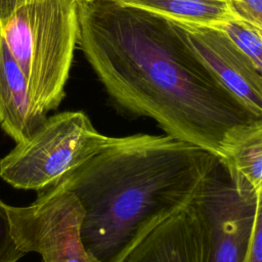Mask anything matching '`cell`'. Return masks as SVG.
I'll return each mask as SVG.
<instances>
[{"instance_id":"cell-1","label":"cell","mask_w":262,"mask_h":262,"mask_svg":"<svg viewBox=\"0 0 262 262\" xmlns=\"http://www.w3.org/2000/svg\"><path fill=\"white\" fill-rule=\"evenodd\" d=\"M78 44L115 103L218 157L230 129L260 120L173 20L114 0H77Z\"/></svg>"},{"instance_id":"cell-2","label":"cell","mask_w":262,"mask_h":262,"mask_svg":"<svg viewBox=\"0 0 262 262\" xmlns=\"http://www.w3.org/2000/svg\"><path fill=\"white\" fill-rule=\"evenodd\" d=\"M216 155L170 135L113 137L61 182L79 200L85 248L100 262H121L133 245L186 208Z\"/></svg>"},{"instance_id":"cell-3","label":"cell","mask_w":262,"mask_h":262,"mask_svg":"<svg viewBox=\"0 0 262 262\" xmlns=\"http://www.w3.org/2000/svg\"><path fill=\"white\" fill-rule=\"evenodd\" d=\"M1 35L35 104L56 110L78 44L77 0H28L1 21Z\"/></svg>"},{"instance_id":"cell-4","label":"cell","mask_w":262,"mask_h":262,"mask_svg":"<svg viewBox=\"0 0 262 262\" xmlns=\"http://www.w3.org/2000/svg\"><path fill=\"white\" fill-rule=\"evenodd\" d=\"M112 139L98 132L83 112L52 115L0 160V177L14 188L42 192L61 182Z\"/></svg>"},{"instance_id":"cell-5","label":"cell","mask_w":262,"mask_h":262,"mask_svg":"<svg viewBox=\"0 0 262 262\" xmlns=\"http://www.w3.org/2000/svg\"><path fill=\"white\" fill-rule=\"evenodd\" d=\"M186 210L195 262H245L257 198L239 194L220 162L202 181Z\"/></svg>"},{"instance_id":"cell-6","label":"cell","mask_w":262,"mask_h":262,"mask_svg":"<svg viewBox=\"0 0 262 262\" xmlns=\"http://www.w3.org/2000/svg\"><path fill=\"white\" fill-rule=\"evenodd\" d=\"M13 237L26 254L36 252L43 262H100L84 246V210L61 183L38 193L26 207L8 206Z\"/></svg>"},{"instance_id":"cell-7","label":"cell","mask_w":262,"mask_h":262,"mask_svg":"<svg viewBox=\"0 0 262 262\" xmlns=\"http://www.w3.org/2000/svg\"><path fill=\"white\" fill-rule=\"evenodd\" d=\"M173 21L185 32L192 48L222 84L251 113L262 119V73L250 57L219 29Z\"/></svg>"},{"instance_id":"cell-8","label":"cell","mask_w":262,"mask_h":262,"mask_svg":"<svg viewBox=\"0 0 262 262\" xmlns=\"http://www.w3.org/2000/svg\"><path fill=\"white\" fill-rule=\"evenodd\" d=\"M47 115L35 104L27 80L0 36V128L16 143L30 138Z\"/></svg>"},{"instance_id":"cell-9","label":"cell","mask_w":262,"mask_h":262,"mask_svg":"<svg viewBox=\"0 0 262 262\" xmlns=\"http://www.w3.org/2000/svg\"><path fill=\"white\" fill-rule=\"evenodd\" d=\"M218 159L236 191L257 198L262 191V119L227 131Z\"/></svg>"},{"instance_id":"cell-10","label":"cell","mask_w":262,"mask_h":262,"mask_svg":"<svg viewBox=\"0 0 262 262\" xmlns=\"http://www.w3.org/2000/svg\"><path fill=\"white\" fill-rule=\"evenodd\" d=\"M121 262H195L191 221L186 208L144 234Z\"/></svg>"},{"instance_id":"cell-11","label":"cell","mask_w":262,"mask_h":262,"mask_svg":"<svg viewBox=\"0 0 262 262\" xmlns=\"http://www.w3.org/2000/svg\"><path fill=\"white\" fill-rule=\"evenodd\" d=\"M177 21L216 27L241 19L233 0H114Z\"/></svg>"},{"instance_id":"cell-12","label":"cell","mask_w":262,"mask_h":262,"mask_svg":"<svg viewBox=\"0 0 262 262\" xmlns=\"http://www.w3.org/2000/svg\"><path fill=\"white\" fill-rule=\"evenodd\" d=\"M213 28L219 29L228 35L262 73V34L255 25L241 18Z\"/></svg>"},{"instance_id":"cell-13","label":"cell","mask_w":262,"mask_h":262,"mask_svg":"<svg viewBox=\"0 0 262 262\" xmlns=\"http://www.w3.org/2000/svg\"><path fill=\"white\" fill-rule=\"evenodd\" d=\"M8 206L0 200V262H17L26 253L13 237Z\"/></svg>"},{"instance_id":"cell-14","label":"cell","mask_w":262,"mask_h":262,"mask_svg":"<svg viewBox=\"0 0 262 262\" xmlns=\"http://www.w3.org/2000/svg\"><path fill=\"white\" fill-rule=\"evenodd\" d=\"M245 262H262V191L257 196V210Z\"/></svg>"},{"instance_id":"cell-15","label":"cell","mask_w":262,"mask_h":262,"mask_svg":"<svg viewBox=\"0 0 262 262\" xmlns=\"http://www.w3.org/2000/svg\"><path fill=\"white\" fill-rule=\"evenodd\" d=\"M238 15L255 25L262 34V0H233Z\"/></svg>"},{"instance_id":"cell-16","label":"cell","mask_w":262,"mask_h":262,"mask_svg":"<svg viewBox=\"0 0 262 262\" xmlns=\"http://www.w3.org/2000/svg\"><path fill=\"white\" fill-rule=\"evenodd\" d=\"M28 0H0V23L7 19Z\"/></svg>"},{"instance_id":"cell-17","label":"cell","mask_w":262,"mask_h":262,"mask_svg":"<svg viewBox=\"0 0 262 262\" xmlns=\"http://www.w3.org/2000/svg\"><path fill=\"white\" fill-rule=\"evenodd\" d=\"M0 36H1V23H0Z\"/></svg>"}]
</instances>
